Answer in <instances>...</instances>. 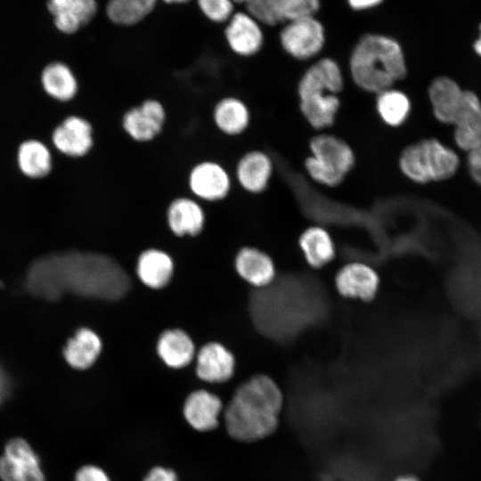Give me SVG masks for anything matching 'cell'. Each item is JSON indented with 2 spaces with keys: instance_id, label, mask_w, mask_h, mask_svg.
<instances>
[{
  "instance_id": "277c9868",
  "label": "cell",
  "mask_w": 481,
  "mask_h": 481,
  "mask_svg": "<svg viewBox=\"0 0 481 481\" xmlns=\"http://www.w3.org/2000/svg\"><path fill=\"white\" fill-rule=\"evenodd\" d=\"M343 87L341 69L330 58L315 61L305 71L297 92L299 110L311 127L322 130L333 125L340 109L338 94Z\"/></svg>"
},
{
  "instance_id": "b9f144b4",
  "label": "cell",
  "mask_w": 481,
  "mask_h": 481,
  "mask_svg": "<svg viewBox=\"0 0 481 481\" xmlns=\"http://www.w3.org/2000/svg\"><path fill=\"white\" fill-rule=\"evenodd\" d=\"M232 1L237 4H245L248 0H232Z\"/></svg>"
},
{
  "instance_id": "83f0119b",
  "label": "cell",
  "mask_w": 481,
  "mask_h": 481,
  "mask_svg": "<svg viewBox=\"0 0 481 481\" xmlns=\"http://www.w3.org/2000/svg\"><path fill=\"white\" fill-rule=\"evenodd\" d=\"M101 351L102 341L99 336L90 329L82 328L69 339L63 354L71 367L86 370L94 364Z\"/></svg>"
},
{
  "instance_id": "484cf974",
  "label": "cell",
  "mask_w": 481,
  "mask_h": 481,
  "mask_svg": "<svg viewBox=\"0 0 481 481\" xmlns=\"http://www.w3.org/2000/svg\"><path fill=\"white\" fill-rule=\"evenodd\" d=\"M298 245L306 262L312 267H323L335 257L333 240L328 231L322 226L306 228L299 236Z\"/></svg>"
},
{
  "instance_id": "ac0fdd59",
  "label": "cell",
  "mask_w": 481,
  "mask_h": 481,
  "mask_svg": "<svg viewBox=\"0 0 481 481\" xmlns=\"http://www.w3.org/2000/svg\"><path fill=\"white\" fill-rule=\"evenodd\" d=\"M234 367L232 352L220 343L211 342L204 345L198 354L196 374L204 381L222 383L232 376Z\"/></svg>"
},
{
  "instance_id": "8d00e7d4",
  "label": "cell",
  "mask_w": 481,
  "mask_h": 481,
  "mask_svg": "<svg viewBox=\"0 0 481 481\" xmlns=\"http://www.w3.org/2000/svg\"><path fill=\"white\" fill-rule=\"evenodd\" d=\"M354 10H365L379 5L382 0H347Z\"/></svg>"
},
{
  "instance_id": "8fae6325",
  "label": "cell",
  "mask_w": 481,
  "mask_h": 481,
  "mask_svg": "<svg viewBox=\"0 0 481 481\" xmlns=\"http://www.w3.org/2000/svg\"><path fill=\"white\" fill-rule=\"evenodd\" d=\"M94 127L89 120L78 115L65 118L53 130L52 143L61 154L82 158L94 147Z\"/></svg>"
},
{
  "instance_id": "603a6c76",
  "label": "cell",
  "mask_w": 481,
  "mask_h": 481,
  "mask_svg": "<svg viewBox=\"0 0 481 481\" xmlns=\"http://www.w3.org/2000/svg\"><path fill=\"white\" fill-rule=\"evenodd\" d=\"M40 81L45 94L60 102L72 101L78 93V81L74 72L61 61L47 64L41 73Z\"/></svg>"
},
{
  "instance_id": "7402d4cb",
  "label": "cell",
  "mask_w": 481,
  "mask_h": 481,
  "mask_svg": "<svg viewBox=\"0 0 481 481\" xmlns=\"http://www.w3.org/2000/svg\"><path fill=\"white\" fill-rule=\"evenodd\" d=\"M239 275L257 289L270 285L275 278V267L272 258L256 248H242L235 258Z\"/></svg>"
},
{
  "instance_id": "8992f818",
  "label": "cell",
  "mask_w": 481,
  "mask_h": 481,
  "mask_svg": "<svg viewBox=\"0 0 481 481\" xmlns=\"http://www.w3.org/2000/svg\"><path fill=\"white\" fill-rule=\"evenodd\" d=\"M310 155L304 161L309 177L327 187H337L353 169L355 155L342 138L318 134L309 142Z\"/></svg>"
},
{
  "instance_id": "ffe728a7",
  "label": "cell",
  "mask_w": 481,
  "mask_h": 481,
  "mask_svg": "<svg viewBox=\"0 0 481 481\" xmlns=\"http://www.w3.org/2000/svg\"><path fill=\"white\" fill-rule=\"evenodd\" d=\"M212 119L223 135L236 137L249 128L251 120L248 104L240 97L226 95L220 98L212 110Z\"/></svg>"
},
{
  "instance_id": "2e32d148",
  "label": "cell",
  "mask_w": 481,
  "mask_h": 481,
  "mask_svg": "<svg viewBox=\"0 0 481 481\" xmlns=\"http://www.w3.org/2000/svg\"><path fill=\"white\" fill-rule=\"evenodd\" d=\"M452 126L453 140L459 149L469 152L481 146V100L475 92L465 90Z\"/></svg>"
},
{
  "instance_id": "f35d334b",
  "label": "cell",
  "mask_w": 481,
  "mask_h": 481,
  "mask_svg": "<svg viewBox=\"0 0 481 481\" xmlns=\"http://www.w3.org/2000/svg\"><path fill=\"white\" fill-rule=\"evenodd\" d=\"M480 36L473 43L475 53L481 58V23L479 24Z\"/></svg>"
},
{
  "instance_id": "9a60e30c",
  "label": "cell",
  "mask_w": 481,
  "mask_h": 481,
  "mask_svg": "<svg viewBox=\"0 0 481 481\" xmlns=\"http://www.w3.org/2000/svg\"><path fill=\"white\" fill-rule=\"evenodd\" d=\"M224 36L230 49L242 57L257 54L264 44L259 23L248 12L233 13L228 20Z\"/></svg>"
},
{
  "instance_id": "7a4b0ae2",
  "label": "cell",
  "mask_w": 481,
  "mask_h": 481,
  "mask_svg": "<svg viewBox=\"0 0 481 481\" xmlns=\"http://www.w3.org/2000/svg\"><path fill=\"white\" fill-rule=\"evenodd\" d=\"M282 406L276 383L264 374L255 375L234 392L224 413L228 434L240 442H254L273 433Z\"/></svg>"
},
{
  "instance_id": "cb8c5ba5",
  "label": "cell",
  "mask_w": 481,
  "mask_h": 481,
  "mask_svg": "<svg viewBox=\"0 0 481 481\" xmlns=\"http://www.w3.org/2000/svg\"><path fill=\"white\" fill-rule=\"evenodd\" d=\"M16 159L20 171L31 179L44 178L53 168V158L49 148L37 139L22 142L18 147Z\"/></svg>"
},
{
  "instance_id": "f1b7e54d",
  "label": "cell",
  "mask_w": 481,
  "mask_h": 481,
  "mask_svg": "<svg viewBox=\"0 0 481 481\" xmlns=\"http://www.w3.org/2000/svg\"><path fill=\"white\" fill-rule=\"evenodd\" d=\"M375 107L385 125L399 127L407 120L412 102L404 92L391 87L376 94Z\"/></svg>"
},
{
  "instance_id": "ba28073f",
  "label": "cell",
  "mask_w": 481,
  "mask_h": 481,
  "mask_svg": "<svg viewBox=\"0 0 481 481\" xmlns=\"http://www.w3.org/2000/svg\"><path fill=\"white\" fill-rule=\"evenodd\" d=\"M187 185L191 196L199 201L218 202L230 195L232 179L222 163L204 159L191 167Z\"/></svg>"
},
{
  "instance_id": "d6a6232c",
  "label": "cell",
  "mask_w": 481,
  "mask_h": 481,
  "mask_svg": "<svg viewBox=\"0 0 481 481\" xmlns=\"http://www.w3.org/2000/svg\"><path fill=\"white\" fill-rule=\"evenodd\" d=\"M288 20L307 15H314L320 7L319 0H285Z\"/></svg>"
},
{
  "instance_id": "836d02e7",
  "label": "cell",
  "mask_w": 481,
  "mask_h": 481,
  "mask_svg": "<svg viewBox=\"0 0 481 481\" xmlns=\"http://www.w3.org/2000/svg\"><path fill=\"white\" fill-rule=\"evenodd\" d=\"M74 481H110L106 472L94 465L82 466L75 474Z\"/></svg>"
},
{
  "instance_id": "f546056e",
  "label": "cell",
  "mask_w": 481,
  "mask_h": 481,
  "mask_svg": "<svg viewBox=\"0 0 481 481\" xmlns=\"http://www.w3.org/2000/svg\"><path fill=\"white\" fill-rule=\"evenodd\" d=\"M155 4L156 0H109L106 14L113 23L131 26L145 18Z\"/></svg>"
},
{
  "instance_id": "e0dca14e",
  "label": "cell",
  "mask_w": 481,
  "mask_h": 481,
  "mask_svg": "<svg viewBox=\"0 0 481 481\" xmlns=\"http://www.w3.org/2000/svg\"><path fill=\"white\" fill-rule=\"evenodd\" d=\"M205 212L197 199L187 196L176 197L167 208V222L176 236H196L205 224Z\"/></svg>"
},
{
  "instance_id": "74e56055",
  "label": "cell",
  "mask_w": 481,
  "mask_h": 481,
  "mask_svg": "<svg viewBox=\"0 0 481 481\" xmlns=\"http://www.w3.org/2000/svg\"><path fill=\"white\" fill-rule=\"evenodd\" d=\"M7 391V379L4 375V372L0 367V403L3 398L5 396Z\"/></svg>"
},
{
  "instance_id": "60d3db41",
  "label": "cell",
  "mask_w": 481,
  "mask_h": 481,
  "mask_svg": "<svg viewBox=\"0 0 481 481\" xmlns=\"http://www.w3.org/2000/svg\"><path fill=\"white\" fill-rule=\"evenodd\" d=\"M163 1L167 4H183L190 0H163Z\"/></svg>"
},
{
  "instance_id": "e575fe53",
  "label": "cell",
  "mask_w": 481,
  "mask_h": 481,
  "mask_svg": "<svg viewBox=\"0 0 481 481\" xmlns=\"http://www.w3.org/2000/svg\"><path fill=\"white\" fill-rule=\"evenodd\" d=\"M467 153L469 174L471 179L481 187V146Z\"/></svg>"
},
{
  "instance_id": "3957f363",
  "label": "cell",
  "mask_w": 481,
  "mask_h": 481,
  "mask_svg": "<svg viewBox=\"0 0 481 481\" xmlns=\"http://www.w3.org/2000/svg\"><path fill=\"white\" fill-rule=\"evenodd\" d=\"M349 71L359 89L378 94L404 79L407 65L396 40L384 35L366 34L351 53Z\"/></svg>"
},
{
  "instance_id": "44dd1931",
  "label": "cell",
  "mask_w": 481,
  "mask_h": 481,
  "mask_svg": "<svg viewBox=\"0 0 481 481\" xmlns=\"http://www.w3.org/2000/svg\"><path fill=\"white\" fill-rule=\"evenodd\" d=\"M222 401L206 390L191 393L183 404V416L189 425L198 431H209L218 426Z\"/></svg>"
},
{
  "instance_id": "52a82bcc",
  "label": "cell",
  "mask_w": 481,
  "mask_h": 481,
  "mask_svg": "<svg viewBox=\"0 0 481 481\" xmlns=\"http://www.w3.org/2000/svg\"><path fill=\"white\" fill-rule=\"evenodd\" d=\"M283 50L291 57L305 61L317 55L325 42L324 29L314 15L288 20L280 34Z\"/></svg>"
},
{
  "instance_id": "4316f807",
  "label": "cell",
  "mask_w": 481,
  "mask_h": 481,
  "mask_svg": "<svg viewBox=\"0 0 481 481\" xmlns=\"http://www.w3.org/2000/svg\"><path fill=\"white\" fill-rule=\"evenodd\" d=\"M157 352L162 361L171 368L188 365L194 355V344L182 330H167L159 337Z\"/></svg>"
},
{
  "instance_id": "4fadbf2b",
  "label": "cell",
  "mask_w": 481,
  "mask_h": 481,
  "mask_svg": "<svg viewBox=\"0 0 481 481\" xmlns=\"http://www.w3.org/2000/svg\"><path fill=\"white\" fill-rule=\"evenodd\" d=\"M464 92L457 81L447 76L435 77L428 85V98L434 118L453 125L462 105Z\"/></svg>"
},
{
  "instance_id": "5bb4252c",
  "label": "cell",
  "mask_w": 481,
  "mask_h": 481,
  "mask_svg": "<svg viewBox=\"0 0 481 481\" xmlns=\"http://www.w3.org/2000/svg\"><path fill=\"white\" fill-rule=\"evenodd\" d=\"M273 173L271 157L261 150H251L238 159L235 178L238 184L250 194L262 193L268 186Z\"/></svg>"
},
{
  "instance_id": "9c48e42d",
  "label": "cell",
  "mask_w": 481,
  "mask_h": 481,
  "mask_svg": "<svg viewBox=\"0 0 481 481\" xmlns=\"http://www.w3.org/2000/svg\"><path fill=\"white\" fill-rule=\"evenodd\" d=\"M167 110L155 98H147L126 110L121 118V127L133 141L140 143L155 140L163 131Z\"/></svg>"
},
{
  "instance_id": "7c38bea8",
  "label": "cell",
  "mask_w": 481,
  "mask_h": 481,
  "mask_svg": "<svg viewBox=\"0 0 481 481\" xmlns=\"http://www.w3.org/2000/svg\"><path fill=\"white\" fill-rule=\"evenodd\" d=\"M335 286L346 298L369 302L378 293L379 278L371 266L363 263H350L337 273Z\"/></svg>"
},
{
  "instance_id": "30bf717a",
  "label": "cell",
  "mask_w": 481,
  "mask_h": 481,
  "mask_svg": "<svg viewBox=\"0 0 481 481\" xmlns=\"http://www.w3.org/2000/svg\"><path fill=\"white\" fill-rule=\"evenodd\" d=\"M0 478L3 481H45L40 461L23 438L9 440L0 457Z\"/></svg>"
},
{
  "instance_id": "d6986e66",
  "label": "cell",
  "mask_w": 481,
  "mask_h": 481,
  "mask_svg": "<svg viewBox=\"0 0 481 481\" xmlns=\"http://www.w3.org/2000/svg\"><path fill=\"white\" fill-rule=\"evenodd\" d=\"M54 25L65 34H73L87 25L97 12L96 0H48Z\"/></svg>"
},
{
  "instance_id": "d590c367",
  "label": "cell",
  "mask_w": 481,
  "mask_h": 481,
  "mask_svg": "<svg viewBox=\"0 0 481 481\" xmlns=\"http://www.w3.org/2000/svg\"><path fill=\"white\" fill-rule=\"evenodd\" d=\"M143 481H177V477L170 469L155 467L149 471Z\"/></svg>"
},
{
  "instance_id": "d4e9b609",
  "label": "cell",
  "mask_w": 481,
  "mask_h": 481,
  "mask_svg": "<svg viewBox=\"0 0 481 481\" xmlns=\"http://www.w3.org/2000/svg\"><path fill=\"white\" fill-rule=\"evenodd\" d=\"M172 258L164 251L151 249L143 251L137 261L136 272L141 281L151 289H161L171 280Z\"/></svg>"
},
{
  "instance_id": "6da1fadb",
  "label": "cell",
  "mask_w": 481,
  "mask_h": 481,
  "mask_svg": "<svg viewBox=\"0 0 481 481\" xmlns=\"http://www.w3.org/2000/svg\"><path fill=\"white\" fill-rule=\"evenodd\" d=\"M130 288L131 280L124 267L100 253L69 251L43 257L31 264L26 278V289L47 300L71 293L115 301Z\"/></svg>"
},
{
  "instance_id": "1f68e13d",
  "label": "cell",
  "mask_w": 481,
  "mask_h": 481,
  "mask_svg": "<svg viewBox=\"0 0 481 481\" xmlns=\"http://www.w3.org/2000/svg\"><path fill=\"white\" fill-rule=\"evenodd\" d=\"M197 4L208 20L220 23L232 17L235 3L232 0H197Z\"/></svg>"
},
{
  "instance_id": "4dcf8cb0",
  "label": "cell",
  "mask_w": 481,
  "mask_h": 481,
  "mask_svg": "<svg viewBox=\"0 0 481 481\" xmlns=\"http://www.w3.org/2000/svg\"><path fill=\"white\" fill-rule=\"evenodd\" d=\"M247 12L258 23L275 26L288 21L285 0H248Z\"/></svg>"
},
{
  "instance_id": "ab89813d",
  "label": "cell",
  "mask_w": 481,
  "mask_h": 481,
  "mask_svg": "<svg viewBox=\"0 0 481 481\" xmlns=\"http://www.w3.org/2000/svg\"><path fill=\"white\" fill-rule=\"evenodd\" d=\"M395 481H419L415 477L412 476H404L398 477Z\"/></svg>"
},
{
  "instance_id": "5b68a950",
  "label": "cell",
  "mask_w": 481,
  "mask_h": 481,
  "mask_svg": "<svg viewBox=\"0 0 481 481\" xmlns=\"http://www.w3.org/2000/svg\"><path fill=\"white\" fill-rule=\"evenodd\" d=\"M458 153L436 138H425L406 146L400 153V172L418 184L442 182L459 170Z\"/></svg>"
}]
</instances>
